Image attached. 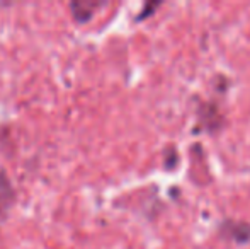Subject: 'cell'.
<instances>
[{
    "label": "cell",
    "mask_w": 250,
    "mask_h": 249,
    "mask_svg": "<svg viewBox=\"0 0 250 249\" xmlns=\"http://www.w3.org/2000/svg\"><path fill=\"white\" fill-rule=\"evenodd\" d=\"M99 3H90V2H73L72 10L79 21H87L94 14V9H97Z\"/></svg>",
    "instance_id": "1"
}]
</instances>
